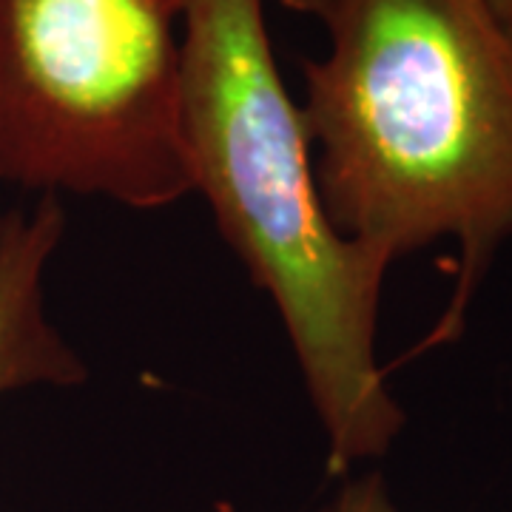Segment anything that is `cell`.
<instances>
[{
    "label": "cell",
    "mask_w": 512,
    "mask_h": 512,
    "mask_svg": "<svg viewBox=\"0 0 512 512\" xmlns=\"http://www.w3.org/2000/svg\"><path fill=\"white\" fill-rule=\"evenodd\" d=\"M305 63L316 191L342 237L390 262L453 239L450 345L512 239V32L487 0H336Z\"/></svg>",
    "instance_id": "6da1fadb"
},
{
    "label": "cell",
    "mask_w": 512,
    "mask_h": 512,
    "mask_svg": "<svg viewBox=\"0 0 512 512\" xmlns=\"http://www.w3.org/2000/svg\"><path fill=\"white\" fill-rule=\"evenodd\" d=\"M191 188L271 296L328 441V473L382 458L404 427L376 356L387 268L342 237L316 191L311 134L282 83L265 0H180Z\"/></svg>",
    "instance_id": "7a4b0ae2"
},
{
    "label": "cell",
    "mask_w": 512,
    "mask_h": 512,
    "mask_svg": "<svg viewBox=\"0 0 512 512\" xmlns=\"http://www.w3.org/2000/svg\"><path fill=\"white\" fill-rule=\"evenodd\" d=\"M180 97V0H0V183L168 208Z\"/></svg>",
    "instance_id": "3957f363"
},
{
    "label": "cell",
    "mask_w": 512,
    "mask_h": 512,
    "mask_svg": "<svg viewBox=\"0 0 512 512\" xmlns=\"http://www.w3.org/2000/svg\"><path fill=\"white\" fill-rule=\"evenodd\" d=\"M66 231L57 194L0 217V399L29 387H74L89 367L46 316L43 276Z\"/></svg>",
    "instance_id": "277c9868"
},
{
    "label": "cell",
    "mask_w": 512,
    "mask_h": 512,
    "mask_svg": "<svg viewBox=\"0 0 512 512\" xmlns=\"http://www.w3.org/2000/svg\"><path fill=\"white\" fill-rule=\"evenodd\" d=\"M313 512H402L393 495L387 490L382 473H362V476H345L325 504Z\"/></svg>",
    "instance_id": "5b68a950"
},
{
    "label": "cell",
    "mask_w": 512,
    "mask_h": 512,
    "mask_svg": "<svg viewBox=\"0 0 512 512\" xmlns=\"http://www.w3.org/2000/svg\"><path fill=\"white\" fill-rule=\"evenodd\" d=\"M279 3L293 9V12H305V15H313V18L322 20L336 0H279Z\"/></svg>",
    "instance_id": "8992f818"
},
{
    "label": "cell",
    "mask_w": 512,
    "mask_h": 512,
    "mask_svg": "<svg viewBox=\"0 0 512 512\" xmlns=\"http://www.w3.org/2000/svg\"><path fill=\"white\" fill-rule=\"evenodd\" d=\"M487 3H490V9L495 12V18L501 20L512 32V0H487Z\"/></svg>",
    "instance_id": "52a82bcc"
}]
</instances>
